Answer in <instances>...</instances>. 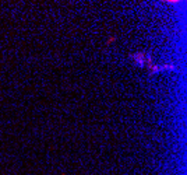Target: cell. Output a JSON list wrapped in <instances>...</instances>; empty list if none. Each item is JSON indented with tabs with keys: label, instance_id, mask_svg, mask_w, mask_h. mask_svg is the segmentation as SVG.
Wrapping results in <instances>:
<instances>
[{
	"label": "cell",
	"instance_id": "cell-1",
	"mask_svg": "<svg viewBox=\"0 0 187 175\" xmlns=\"http://www.w3.org/2000/svg\"><path fill=\"white\" fill-rule=\"evenodd\" d=\"M133 59H134V63L140 67H144L145 66V53L144 52H136L133 55Z\"/></svg>",
	"mask_w": 187,
	"mask_h": 175
},
{
	"label": "cell",
	"instance_id": "cell-2",
	"mask_svg": "<svg viewBox=\"0 0 187 175\" xmlns=\"http://www.w3.org/2000/svg\"><path fill=\"white\" fill-rule=\"evenodd\" d=\"M159 71H161V67H159V66H152V67H151V74L159 73Z\"/></svg>",
	"mask_w": 187,
	"mask_h": 175
}]
</instances>
